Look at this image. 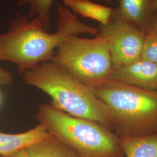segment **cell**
Returning a JSON list of instances; mask_svg holds the SVG:
<instances>
[{
  "mask_svg": "<svg viewBox=\"0 0 157 157\" xmlns=\"http://www.w3.org/2000/svg\"><path fill=\"white\" fill-rule=\"evenodd\" d=\"M57 30L50 33L37 17H18L6 33L0 34V61L16 65L19 72L50 61L56 48L72 35L90 34L98 36L97 28L82 22L66 6L58 7Z\"/></svg>",
  "mask_w": 157,
  "mask_h": 157,
  "instance_id": "cell-1",
  "label": "cell"
},
{
  "mask_svg": "<svg viewBox=\"0 0 157 157\" xmlns=\"http://www.w3.org/2000/svg\"><path fill=\"white\" fill-rule=\"evenodd\" d=\"M23 81L49 95L51 104L62 111L111 129L109 110L96 95L95 88L82 83L55 63L43 62L26 71Z\"/></svg>",
  "mask_w": 157,
  "mask_h": 157,
  "instance_id": "cell-2",
  "label": "cell"
},
{
  "mask_svg": "<svg viewBox=\"0 0 157 157\" xmlns=\"http://www.w3.org/2000/svg\"><path fill=\"white\" fill-rule=\"evenodd\" d=\"M110 113L111 129L120 138L157 133V91L109 79L95 88Z\"/></svg>",
  "mask_w": 157,
  "mask_h": 157,
  "instance_id": "cell-3",
  "label": "cell"
},
{
  "mask_svg": "<svg viewBox=\"0 0 157 157\" xmlns=\"http://www.w3.org/2000/svg\"><path fill=\"white\" fill-rule=\"evenodd\" d=\"M37 119L80 157H124L120 137L102 124L73 117L51 103L39 107Z\"/></svg>",
  "mask_w": 157,
  "mask_h": 157,
  "instance_id": "cell-4",
  "label": "cell"
},
{
  "mask_svg": "<svg viewBox=\"0 0 157 157\" xmlns=\"http://www.w3.org/2000/svg\"><path fill=\"white\" fill-rule=\"evenodd\" d=\"M50 61L82 83L96 88L110 78L113 65L106 39L72 35L59 45Z\"/></svg>",
  "mask_w": 157,
  "mask_h": 157,
  "instance_id": "cell-5",
  "label": "cell"
},
{
  "mask_svg": "<svg viewBox=\"0 0 157 157\" xmlns=\"http://www.w3.org/2000/svg\"><path fill=\"white\" fill-rule=\"evenodd\" d=\"M98 36L107 41L113 67L142 58L145 34L134 25L118 19L99 26Z\"/></svg>",
  "mask_w": 157,
  "mask_h": 157,
  "instance_id": "cell-6",
  "label": "cell"
},
{
  "mask_svg": "<svg viewBox=\"0 0 157 157\" xmlns=\"http://www.w3.org/2000/svg\"><path fill=\"white\" fill-rule=\"evenodd\" d=\"M109 79L147 90L157 89V63L141 58L113 67Z\"/></svg>",
  "mask_w": 157,
  "mask_h": 157,
  "instance_id": "cell-7",
  "label": "cell"
},
{
  "mask_svg": "<svg viewBox=\"0 0 157 157\" xmlns=\"http://www.w3.org/2000/svg\"><path fill=\"white\" fill-rule=\"evenodd\" d=\"M50 136L44 127L40 124L33 129L21 133L0 132V155L12 157L19 150L25 149L34 143L45 139Z\"/></svg>",
  "mask_w": 157,
  "mask_h": 157,
  "instance_id": "cell-8",
  "label": "cell"
},
{
  "mask_svg": "<svg viewBox=\"0 0 157 157\" xmlns=\"http://www.w3.org/2000/svg\"><path fill=\"white\" fill-rule=\"evenodd\" d=\"M153 5L154 0H119L118 9L115 11L113 9L112 17H115L113 19L124 21L135 26H143L148 20Z\"/></svg>",
  "mask_w": 157,
  "mask_h": 157,
  "instance_id": "cell-9",
  "label": "cell"
},
{
  "mask_svg": "<svg viewBox=\"0 0 157 157\" xmlns=\"http://www.w3.org/2000/svg\"><path fill=\"white\" fill-rule=\"evenodd\" d=\"M30 157H80L62 141L51 136L25 148Z\"/></svg>",
  "mask_w": 157,
  "mask_h": 157,
  "instance_id": "cell-10",
  "label": "cell"
},
{
  "mask_svg": "<svg viewBox=\"0 0 157 157\" xmlns=\"http://www.w3.org/2000/svg\"><path fill=\"white\" fill-rule=\"evenodd\" d=\"M120 139L126 157H157V133Z\"/></svg>",
  "mask_w": 157,
  "mask_h": 157,
  "instance_id": "cell-11",
  "label": "cell"
},
{
  "mask_svg": "<svg viewBox=\"0 0 157 157\" xmlns=\"http://www.w3.org/2000/svg\"><path fill=\"white\" fill-rule=\"evenodd\" d=\"M64 4L69 10L86 18L97 21L102 25L109 22L113 9L98 4L91 0H64Z\"/></svg>",
  "mask_w": 157,
  "mask_h": 157,
  "instance_id": "cell-12",
  "label": "cell"
},
{
  "mask_svg": "<svg viewBox=\"0 0 157 157\" xmlns=\"http://www.w3.org/2000/svg\"><path fill=\"white\" fill-rule=\"evenodd\" d=\"M54 0H19L18 5L29 6V16L37 17L43 23L44 28L48 30L50 28V12ZM100 1L104 2L111 3L112 0H91Z\"/></svg>",
  "mask_w": 157,
  "mask_h": 157,
  "instance_id": "cell-13",
  "label": "cell"
},
{
  "mask_svg": "<svg viewBox=\"0 0 157 157\" xmlns=\"http://www.w3.org/2000/svg\"><path fill=\"white\" fill-rule=\"evenodd\" d=\"M142 58L157 63V32L152 30L145 35Z\"/></svg>",
  "mask_w": 157,
  "mask_h": 157,
  "instance_id": "cell-14",
  "label": "cell"
},
{
  "mask_svg": "<svg viewBox=\"0 0 157 157\" xmlns=\"http://www.w3.org/2000/svg\"><path fill=\"white\" fill-rule=\"evenodd\" d=\"M13 78L11 73L0 67V86H11L13 83Z\"/></svg>",
  "mask_w": 157,
  "mask_h": 157,
  "instance_id": "cell-15",
  "label": "cell"
},
{
  "mask_svg": "<svg viewBox=\"0 0 157 157\" xmlns=\"http://www.w3.org/2000/svg\"><path fill=\"white\" fill-rule=\"evenodd\" d=\"M12 157H30L26 151L25 149H22L16 152Z\"/></svg>",
  "mask_w": 157,
  "mask_h": 157,
  "instance_id": "cell-16",
  "label": "cell"
},
{
  "mask_svg": "<svg viewBox=\"0 0 157 157\" xmlns=\"http://www.w3.org/2000/svg\"><path fill=\"white\" fill-rule=\"evenodd\" d=\"M152 31H154L155 32H157V19L156 22L155 23V25H154V28L152 29Z\"/></svg>",
  "mask_w": 157,
  "mask_h": 157,
  "instance_id": "cell-17",
  "label": "cell"
},
{
  "mask_svg": "<svg viewBox=\"0 0 157 157\" xmlns=\"http://www.w3.org/2000/svg\"><path fill=\"white\" fill-rule=\"evenodd\" d=\"M0 157H2V155H0Z\"/></svg>",
  "mask_w": 157,
  "mask_h": 157,
  "instance_id": "cell-18",
  "label": "cell"
},
{
  "mask_svg": "<svg viewBox=\"0 0 157 157\" xmlns=\"http://www.w3.org/2000/svg\"></svg>",
  "mask_w": 157,
  "mask_h": 157,
  "instance_id": "cell-19",
  "label": "cell"
}]
</instances>
